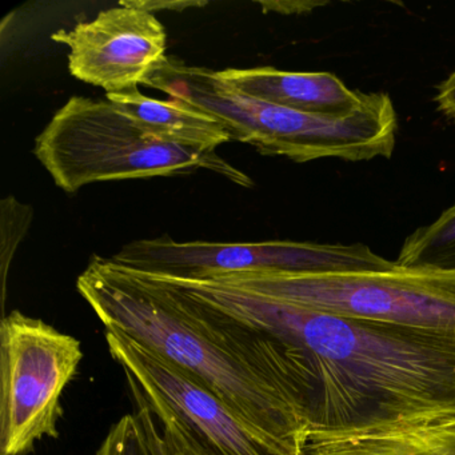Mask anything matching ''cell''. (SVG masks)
<instances>
[{"label": "cell", "instance_id": "6da1fadb", "mask_svg": "<svg viewBox=\"0 0 455 455\" xmlns=\"http://www.w3.org/2000/svg\"><path fill=\"white\" fill-rule=\"evenodd\" d=\"M156 276L281 343L303 436L455 415L454 332L335 315L214 278Z\"/></svg>", "mask_w": 455, "mask_h": 455}, {"label": "cell", "instance_id": "7a4b0ae2", "mask_svg": "<svg viewBox=\"0 0 455 455\" xmlns=\"http://www.w3.org/2000/svg\"><path fill=\"white\" fill-rule=\"evenodd\" d=\"M76 289L106 330L185 370L282 451L299 455L303 430L279 390L265 335L111 258L94 255Z\"/></svg>", "mask_w": 455, "mask_h": 455}, {"label": "cell", "instance_id": "3957f363", "mask_svg": "<svg viewBox=\"0 0 455 455\" xmlns=\"http://www.w3.org/2000/svg\"><path fill=\"white\" fill-rule=\"evenodd\" d=\"M146 84L206 111L225 124L233 140L265 156H286L298 164L321 158L364 162L390 158L395 148L398 119L386 92H366L353 113L330 116L255 100L223 82L217 71L172 60Z\"/></svg>", "mask_w": 455, "mask_h": 455}, {"label": "cell", "instance_id": "277c9868", "mask_svg": "<svg viewBox=\"0 0 455 455\" xmlns=\"http://www.w3.org/2000/svg\"><path fill=\"white\" fill-rule=\"evenodd\" d=\"M34 154L58 188L74 194L92 183L193 174L206 169L251 188L252 180L220 158L172 145L143 132L108 100L71 97L36 137Z\"/></svg>", "mask_w": 455, "mask_h": 455}, {"label": "cell", "instance_id": "5b68a950", "mask_svg": "<svg viewBox=\"0 0 455 455\" xmlns=\"http://www.w3.org/2000/svg\"><path fill=\"white\" fill-rule=\"evenodd\" d=\"M335 315L455 334V273H234L204 276Z\"/></svg>", "mask_w": 455, "mask_h": 455}, {"label": "cell", "instance_id": "8992f818", "mask_svg": "<svg viewBox=\"0 0 455 455\" xmlns=\"http://www.w3.org/2000/svg\"><path fill=\"white\" fill-rule=\"evenodd\" d=\"M132 398L148 407L174 455H287L206 386L121 332L106 330Z\"/></svg>", "mask_w": 455, "mask_h": 455}, {"label": "cell", "instance_id": "52a82bcc", "mask_svg": "<svg viewBox=\"0 0 455 455\" xmlns=\"http://www.w3.org/2000/svg\"><path fill=\"white\" fill-rule=\"evenodd\" d=\"M84 358L81 342L14 310L0 323V455H28L58 438L63 393Z\"/></svg>", "mask_w": 455, "mask_h": 455}, {"label": "cell", "instance_id": "ba28073f", "mask_svg": "<svg viewBox=\"0 0 455 455\" xmlns=\"http://www.w3.org/2000/svg\"><path fill=\"white\" fill-rule=\"evenodd\" d=\"M114 262L140 273L204 278L234 273H378L396 267L369 246L268 241L258 243L177 242L164 235L122 247Z\"/></svg>", "mask_w": 455, "mask_h": 455}, {"label": "cell", "instance_id": "9c48e42d", "mask_svg": "<svg viewBox=\"0 0 455 455\" xmlns=\"http://www.w3.org/2000/svg\"><path fill=\"white\" fill-rule=\"evenodd\" d=\"M52 39L68 47L71 76L106 94L138 89L169 60L164 25L126 2L71 30H58Z\"/></svg>", "mask_w": 455, "mask_h": 455}, {"label": "cell", "instance_id": "30bf717a", "mask_svg": "<svg viewBox=\"0 0 455 455\" xmlns=\"http://www.w3.org/2000/svg\"><path fill=\"white\" fill-rule=\"evenodd\" d=\"M299 455H455V415L340 431H308Z\"/></svg>", "mask_w": 455, "mask_h": 455}, {"label": "cell", "instance_id": "8fae6325", "mask_svg": "<svg viewBox=\"0 0 455 455\" xmlns=\"http://www.w3.org/2000/svg\"><path fill=\"white\" fill-rule=\"evenodd\" d=\"M226 84L255 100L321 116H343L363 103L366 92L350 90L330 73H294L274 68L217 71Z\"/></svg>", "mask_w": 455, "mask_h": 455}, {"label": "cell", "instance_id": "7c38bea8", "mask_svg": "<svg viewBox=\"0 0 455 455\" xmlns=\"http://www.w3.org/2000/svg\"><path fill=\"white\" fill-rule=\"evenodd\" d=\"M106 97L143 132L164 142L212 153L218 146L233 140L220 119L185 100H154L138 89L113 92Z\"/></svg>", "mask_w": 455, "mask_h": 455}, {"label": "cell", "instance_id": "4fadbf2b", "mask_svg": "<svg viewBox=\"0 0 455 455\" xmlns=\"http://www.w3.org/2000/svg\"><path fill=\"white\" fill-rule=\"evenodd\" d=\"M396 265L455 273V204L441 217L407 236Z\"/></svg>", "mask_w": 455, "mask_h": 455}, {"label": "cell", "instance_id": "5bb4252c", "mask_svg": "<svg viewBox=\"0 0 455 455\" xmlns=\"http://www.w3.org/2000/svg\"><path fill=\"white\" fill-rule=\"evenodd\" d=\"M134 402L137 411L111 426L94 455H172L153 412L140 399Z\"/></svg>", "mask_w": 455, "mask_h": 455}, {"label": "cell", "instance_id": "9a60e30c", "mask_svg": "<svg viewBox=\"0 0 455 455\" xmlns=\"http://www.w3.org/2000/svg\"><path fill=\"white\" fill-rule=\"evenodd\" d=\"M2 270L4 282L6 281L7 267L12 259L18 244L25 238L26 231L33 220L30 206L18 202L14 196H7L2 201Z\"/></svg>", "mask_w": 455, "mask_h": 455}, {"label": "cell", "instance_id": "2e32d148", "mask_svg": "<svg viewBox=\"0 0 455 455\" xmlns=\"http://www.w3.org/2000/svg\"><path fill=\"white\" fill-rule=\"evenodd\" d=\"M436 108L446 118L455 121V71L438 86L435 97Z\"/></svg>", "mask_w": 455, "mask_h": 455}, {"label": "cell", "instance_id": "e0dca14e", "mask_svg": "<svg viewBox=\"0 0 455 455\" xmlns=\"http://www.w3.org/2000/svg\"><path fill=\"white\" fill-rule=\"evenodd\" d=\"M126 4L130 6L138 7V9L146 10V12H183L188 7H204L206 6V2H145V0H127Z\"/></svg>", "mask_w": 455, "mask_h": 455}, {"label": "cell", "instance_id": "ac0fdd59", "mask_svg": "<svg viewBox=\"0 0 455 455\" xmlns=\"http://www.w3.org/2000/svg\"><path fill=\"white\" fill-rule=\"evenodd\" d=\"M265 12H273L279 14H303L311 12L316 7L324 6L326 4L318 2H260Z\"/></svg>", "mask_w": 455, "mask_h": 455}, {"label": "cell", "instance_id": "d6986e66", "mask_svg": "<svg viewBox=\"0 0 455 455\" xmlns=\"http://www.w3.org/2000/svg\"><path fill=\"white\" fill-rule=\"evenodd\" d=\"M172 455H174V452H172Z\"/></svg>", "mask_w": 455, "mask_h": 455}]
</instances>
